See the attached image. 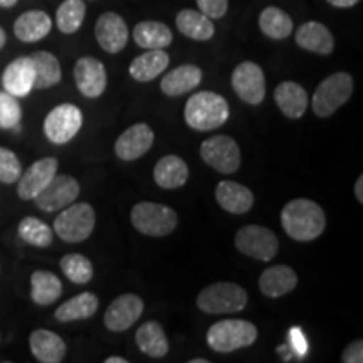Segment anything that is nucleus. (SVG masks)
<instances>
[{
    "instance_id": "f257e3e1",
    "label": "nucleus",
    "mask_w": 363,
    "mask_h": 363,
    "mask_svg": "<svg viewBox=\"0 0 363 363\" xmlns=\"http://www.w3.org/2000/svg\"><path fill=\"white\" fill-rule=\"evenodd\" d=\"M281 225L291 239L310 242L325 233L326 216L321 206L310 199H294L281 211Z\"/></svg>"
},
{
    "instance_id": "f03ea898",
    "label": "nucleus",
    "mask_w": 363,
    "mask_h": 363,
    "mask_svg": "<svg viewBox=\"0 0 363 363\" xmlns=\"http://www.w3.org/2000/svg\"><path fill=\"white\" fill-rule=\"evenodd\" d=\"M230 108L225 98L212 91H199L185 104V123L192 130L211 131L229 120Z\"/></svg>"
},
{
    "instance_id": "7ed1b4c3",
    "label": "nucleus",
    "mask_w": 363,
    "mask_h": 363,
    "mask_svg": "<svg viewBox=\"0 0 363 363\" xmlns=\"http://www.w3.org/2000/svg\"><path fill=\"white\" fill-rule=\"evenodd\" d=\"M249 296L242 286L235 283L208 284L199 293L197 308L207 315H233L247 306Z\"/></svg>"
},
{
    "instance_id": "20e7f679",
    "label": "nucleus",
    "mask_w": 363,
    "mask_h": 363,
    "mask_svg": "<svg viewBox=\"0 0 363 363\" xmlns=\"http://www.w3.org/2000/svg\"><path fill=\"white\" fill-rule=\"evenodd\" d=\"M257 326L246 320H220L207 330L208 347L217 353H230L254 345L257 340Z\"/></svg>"
},
{
    "instance_id": "39448f33",
    "label": "nucleus",
    "mask_w": 363,
    "mask_h": 363,
    "mask_svg": "<svg viewBox=\"0 0 363 363\" xmlns=\"http://www.w3.org/2000/svg\"><path fill=\"white\" fill-rule=\"evenodd\" d=\"M131 224L148 238H165L174 233L179 216L174 208L157 202H138L131 208Z\"/></svg>"
},
{
    "instance_id": "423d86ee",
    "label": "nucleus",
    "mask_w": 363,
    "mask_h": 363,
    "mask_svg": "<svg viewBox=\"0 0 363 363\" xmlns=\"http://www.w3.org/2000/svg\"><path fill=\"white\" fill-rule=\"evenodd\" d=\"M96 225V212L89 203L81 202L65 207L54 220V233L61 240L69 244L83 242L93 234Z\"/></svg>"
},
{
    "instance_id": "0eeeda50",
    "label": "nucleus",
    "mask_w": 363,
    "mask_h": 363,
    "mask_svg": "<svg viewBox=\"0 0 363 363\" xmlns=\"http://www.w3.org/2000/svg\"><path fill=\"white\" fill-rule=\"evenodd\" d=\"M353 93V78L348 72H335L321 81L311 99L316 116L330 118L343 106Z\"/></svg>"
},
{
    "instance_id": "6e6552de",
    "label": "nucleus",
    "mask_w": 363,
    "mask_h": 363,
    "mask_svg": "<svg viewBox=\"0 0 363 363\" xmlns=\"http://www.w3.org/2000/svg\"><path fill=\"white\" fill-rule=\"evenodd\" d=\"M234 244L240 254L262 262L274 259L279 251L278 235L267 227L257 224L240 227L234 238Z\"/></svg>"
},
{
    "instance_id": "1a4fd4ad",
    "label": "nucleus",
    "mask_w": 363,
    "mask_h": 363,
    "mask_svg": "<svg viewBox=\"0 0 363 363\" xmlns=\"http://www.w3.org/2000/svg\"><path fill=\"white\" fill-rule=\"evenodd\" d=\"M83 126V113L76 104L62 103L45 116L44 135L54 145L69 143Z\"/></svg>"
},
{
    "instance_id": "9d476101",
    "label": "nucleus",
    "mask_w": 363,
    "mask_h": 363,
    "mask_svg": "<svg viewBox=\"0 0 363 363\" xmlns=\"http://www.w3.org/2000/svg\"><path fill=\"white\" fill-rule=\"evenodd\" d=\"M201 157L211 169L224 175L235 174L240 167V148L234 138L216 135L201 145Z\"/></svg>"
},
{
    "instance_id": "9b49d317",
    "label": "nucleus",
    "mask_w": 363,
    "mask_h": 363,
    "mask_svg": "<svg viewBox=\"0 0 363 363\" xmlns=\"http://www.w3.org/2000/svg\"><path fill=\"white\" fill-rule=\"evenodd\" d=\"M79 192V184L74 177L56 174L33 201L43 212H56L76 202Z\"/></svg>"
},
{
    "instance_id": "f8f14e48",
    "label": "nucleus",
    "mask_w": 363,
    "mask_h": 363,
    "mask_svg": "<svg viewBox=\"0 0 363 363\" xmlns=\"http://www.w3.org/2000/svg\"><path fill=\"white\" fill-rule=\"evenodd\" d=\"M230 83H233L235 94L244 103L252 104V106L261 104L266 96L264 71L252 61H244L239 66H235Z\"/></svg>"
},
{
    "instance_id": "ddd939ff",
    "label": "nucleus",
    "mask_w": 363,
    "mask_h": 363,
    "mask_svg": "<svg viewBox=\"0 0 363 363\" xmlns=\"http://www.w3.org/2000/svg\"><path fill=\"white\" fill-rule=\"evenodd\" d=\"M145 310L143 299L126 293L118 296L104 311V326L113 333H123L140 320Z\"/></svg>"
},
{
    "instance_id": "4468645a",
    "label": "nucleus",
    "mask_w": 363,
    "mask_h": 363,
    "mask_svg": "<svg viewBox=\"0 0 363 363\" xmlns=\"http://www.w3.org/2000/svg\"><path fill=\"white\" fill-rule=\"evenodd\" d=\"M94 35L99 48L108 54H118L128 44V26L123 17L116 12H104L98 17L94 26Z\"/></svg>"
},
{
    "instance_id": "2eb2a0df",
    "label": "nucleus",
    "mask_w": 363,
    "mask_h": 363,
    "mask_svg": "<svg viewBox=\"0 0 363 363\" xmlns=\"http://www.w3.org/2000/svg\"><path fill=\"white\" fill-rule=\"evenodd\" d=\"M74 81L83 96L94 99L104 93L108 84L106 67L96 57H81L74 65Z\"/></svg>"
},
{
    "instance_id": "dca6fc26",
    "label": "nucleus",
    "mask_w": 363,
    "mask_h": 363,
    "mask_svg": "<svg viewBox=\"0 0 363 363\" xmlns=\"http://www.w3.org/2000/svg\"><path fill=\"white\" fill-rule=\"evenodd\" d=\"M155 142V133L147 123H136L118 136L115 153L120 160L133 162L142 158Z\"/></svg>"
},
{
    "instance_id": "f3484780",
    "label": "nucleus",
    "mask_w": 363,
    "mask_h": 363,
    "mask_svg": "<svg viewBox=\"0 0 363 363\" xmlns=\"http://www.w3.org/2000/svg\"><path fill=\"white\" fill-rule=\"evenodd\" d=\"M59 163L56 158L45 157L40 158L27 169L19 177V185H17V194L22 201H33L40 190L51 182L54 175L57 174Z\"/></svg>"
},
{
    "instance_id": "a211bd4d",
    "label": "nucleus",
    "mask_w": 363,
    "mask_h": 363,
    "mask_svg": "<svg viewBox=\"0 0 363 363\" xmlns=\"http://www.w3.org/2000/svg\"><path fill=\"white\" fill-rule=\"evenodd\" d=\"M34 65L30 56H21L4 69L2 84L9 94L16 98H24L34 89Z\"/></svg>"
},
{
    "instance_id": "6ab92c4d",
    "label": "nucleus",
    "mask_w": 363,
    "mask_h": 363,
    "mask_svg": "<svg viewBox=\"0 0 363 363\" xmlns=\"http://www.w3.org/2000/svg\"><path fill=\"white\" fill-rule=\"evenodd\" d=\"M216 201L229 214H246L254 206V194L246 185L234 180H222L216 189Z\"/></svg>"
},
{
    "instance_id": "aec40b11",
    "label": "nucleus",
    "mask_w": 363,
    "mask_h": 363,
    "mask_svg": "<svg viewBox=\"0 0 363 363\" xmlns=\"http://www.w3.org/2000/svg\"><path fill=\"white\" fill-rule=\"evenodd\" d=\"M298 286V274L293 267L276 264L267 267L259 276V289L266 298L276 299L291 293Z\"/></svg>"
},
{
    "instance_id": "412c9836",
    "label": "nucleus",
    "mask_w": 363,
    "mask_h": 363,
    "mask_svg": "<svg viewBox=\"0 0 363 363\" xmlns=\"http://www.w3.org/2000/svg\"><path fill=\"white\" fill-rule=\"evenodd\" d=\"M294 40L305 51L320 54V56H330L335 49L333 34L325 24L316 21L305 22L294 34Z\"/></svg>"
},
{
    "instance_id": "4be33fe9",
    "label": "nucleus",
    "mask_w": 363,
    "mask_h": 363,
    "mask_svg": "<svg viewBox=\"0 0 363 363\" xmlns=\"http://www.w3.org/2000/svg\"><path fill=\"white\" fill-rule=\"evenodd\" d=\"M274 101L286 118L299 120L308 110L310 98L301 84L294 83V81H283L274 89Z\"/></svg>"
},
{
    "instance_id": "5701e85b",
    "label": "nucleus",
    "mask_w": 363,
    "mask_h": 363,
    "mask_svg": "<svg viewBox=\"0 0 363 363\" xmlns=\"http://www.w3.org/2000/svg\"><path fill=\"white\" fill-rule=\"evenodd\" d=\"M29 347L40 363H61L66 357L65 340L49 330H34L29 337Z\"/></svg>"
},
{
    "instance_id": "b1692460",
    "label": "nucleus",
    "mask_w": 363,
    "mask_h": 363,
    "mask_svg": "<svg viewBox=\"0 0 363 363\" xmlns=\"http://www.w3.org/2000/svg\"><path fill=\"white\" fill-rule=\"evenodd\" d=\"M202 78L203 72L201 67L195 65H184L163 76L160 89L167 96L177 98L197 88L202 83Z\"/></svg>"
},
{
    "instance_id": "393cba45",
    "label": "nucleus",
    "mask_w": 363,
    "mask_h": 363,
    "mask_svg": "<svg viewBox=\"0 0 363 363\" xmlns=\"http://www.w3.org/2000/svg\"><path fill=\"white\" fill-rule=\"evenodd\" d=\"M153 180L160 189L175 190L184 187L189 180V165L177 155H165L153 169Z\"/></svg>"
},
{
    "instance_id": "a878e982",
    "label": "nucleus",
    "mask_w": 363,
    "mask_h": 363,
    "mask_svg": "<svg viewBox=\"0 0 363 363\" xmlns=\"http://www.w3.org/2000/svg\"><path fill=\"white\" fill-rule=\"evenodd\" d=\"M170 65V56L163 49H147L130 65V76L138 83H148L162 74Z\"/></svg>"
},
{
    "instance_id": "bb28decb",
    "label": "nucleus",
    "mask_w": 363,
    "mask_h": 363,
    "mask_svg": "<svg viewBox=\"0 0 363 363\" xmlns=\"http://www.w3.org/2000/svg\"><path fill=\"white\" fill-rule=\"evenodd\" d=\"M52 29V21L43 11H29L17 17L13 24V34L22 43H38L49 35Z\"/></svg>"
},
{
    "instance_id": "cd10ccee",
    "label": "nucleus",
    "mask_w": 363,
    "mask_h": 363,
    "mask_svg": "<svg viewBox=\"0 0 363 363\" xmlns=\"http://www.w3.org/2000/svg\"><path fill=\"white\" fill-rule=\"evenodd\" d=\"M135 342L138 345L140 352L152 358H163L170 350L165 330H163L162 325L155 320L145 321V323L136 330Z\"/></svg>"
},
{
    "instance_id": "c85d7f7f",
    "label": "nucleus",
    "mask_w": 363,
    "mask_h": 363,
    "mask_svg": "<svg viewBox=\"0 0 363 363\" xmlns=\"http://www.w3.org/2000/svg\"><path fill=\"white\" fill-rule=\"evenodd\" d=\"M175 24L185 38L201 40V43L211 40L216 34V26L211 17H207L201 11H194V9H184L177 13Z\"/></svg>"
},
{
    "instance_id": "c756f323",
    "label": "nucleus",
    "mask_w": 363,
    "mask_h": 363,
    "mask_svg": "<svg viewBox=\"0 0 363 363\" xmlns=\"http://www.w3.org/2000/svg\"><path fill=\"white\" fill-rule=\"evenodd\" d=\"M133 39L136 45L143 49L169 48L174 40L170 27L158 21H143L135 26Z\"/></svg>"
},
{
    "instance_id": "7c9ffc66",
    "label": "nucleus",
    "mask_w": 363,
    "mask_h": 363,
    "mask_svg": "<svg viewBox=\"0 0 363 363\" xmlns=\"http://www.w3.org/2000/svg\"><path fill=\"white\" fill-rule=\"evenodd\" d=\"M62 294V283L51 271H35L30 276V298L35 305L49 306Z\"/></svg>"
},
{
    "instance_id": "2f4dec72",
    "label": "nucleus",
    "mask_w": 363,
    "mask_h": 363,
    "mask_svg": "<svg viewBox=\"0 0 363 363\" xmlns=\"http://www.w3.org/2000/svg\"><path fill=\"white\" fill-rule=\"evenodd\" d=\"M99 308V299L96 294L93 293H81L78 296L67 299L66 303H62L57 308L54 316L61 323H69V321H78V320H88V318L94 316V313Z\"/></svg>"
},
{
    "instance_id": "473e14b6",
    "label": "nucleus",
    "mask_w": 363,
    "mask_h": 363,
    "mask_svg": "<svg viewBox=\"0 0 363 363\" xmlns=\"http://www.w3.org/2000/svg\"><path fill=\"white\" fill-rule=\"evenodd\" d=\"M34 65V88L35 89H49L52 86L61 83L62 79V71L61 65H59L57 57L52 52L48 51H38L30 54Z\"/></svg>"
},
{
    "instance_id": "72a5a7b5",
    "label": "nucleus",
    "mask_w": 363,
    "mask_h": 363,
    "mask_svg": "<svg viewBox=\"0 0 363 363\" xmlns=\"http://www.w3.org/2000/svg\"><path fill=\"white\" fill-rule=\"evenodd\" d=\"M259 29L269 39L283 40L293 33V19L279 7L269 6L259 13Z\"/></svg>"
},
{
    "instance_id": "f704fd0d",
    "label": "nucleus",
    "mask_w": 363,
    "mask_h": 363,
    "mask_svg": "<svg viewBox=\"0 0 363 363\" xmlns=\"http://www.w3.org/2000/svg\"><path fill=\"white\" fill-rule=\"evenodd\" d=\"M86 16L84 0H65L57 7L56 26L62 34L78 33Z\"/></svg>"
},
{
    "instance_id": "c9c22d12",
    "label": "nucleus",
    "mask_w": 363,
    "mask_h": 363,
    "mask_svg": "<svg viewBox=\"0 0 363 363\" xmlns=\"http://www.w3.org/2000/svg\"><path fill=\"white\" fill-rule=\"evenodd\" d=\"M21 239L26 240L30 246L44 249L49 247L54 240V230L38 217H26L17 227Z\"/></svg>"
},
{
    "instance_id": "e433bc0d",
    "label": "nucleus",
    "mask_w": 363,
    "mask_h": 363,
    "mask_svg": "<svg viewBox=\"0 0 363 363\" xmlns=\"http://www.w3.org/2000/svg\"><path fill=\"white\" fill-rule=\"evenodd\" d=\"M59 266H61V271L65 272L66 278L74 284H88L94 276L93 264L83 254H66L59 262Z\"/></svg>"
},
{
    "instance_id": "4c0bfd02",
    "label": "nucleus",
    "mask_w": 363,
    "mask_h": 363,
    "mask_svg": "<svg viewBox=\"0 0 363 363\" xmlns=\"http://www.w3.org/2000/svg\"><path fill=\"white\" fill-rule=\"evenodd\" d=\"M22 120V108L16 96L7 91H0V128H19Z\"/></svg>"
},
{
    "instance_id": "58836bf2",
    "label": "nucleus",
    "mask_w": 363,
    "mask_h": 363,
    "mask_svg": "<svg viewBox=\"0 0 363 363\" xmlns=\"http://www.w3.org/2000/svg\"><path fill=\"white\" fill-rule=\"evenodd\" d=\"M22 175L21 160L12 150L0 147V182L2 184H13Z\"/></svg>"
},
{
    "instance_id": "ea45409f",
    "label": "nucleus",
    "mask_w": 363,
    "mask_h": 363,
    "mask_svg": "<svg viewBox=\"0 0 363 363\" xmlns=\"http://www.w3.org/2000/svg\"><path fill=\"white\" fill-rule=\"evenodd\" d=\"M197 6L211 19H222L229 9V0H197Z\"/></svg>"
},
{
    "instance_id": "a19ab883",
    "label": "nucleus",
    "mask_w": 363,
    "mask_h": 363,
    "mask_svg": "<svg viewBox=\"0 0 363 363\" xmlns=\"http://www.w3.org/2000/svg\"><path fill=\"white\" fill-rule=\"evenodd\" d=\"M343 363H362L363 362V342L362 340H355L345 348L342 353Z\"/></svg>"
},
{
    "instance_id": "79ce46f5",
    "label": "nucleus",
    "mask_w": 363,
    "mask_h": 363,
    "mask_svg": "<svg viewBox=\"0 0 363 363\" xmlns=\"http://www.w3.org/2000/svg\"><path fill=\"white\" fill-rule=\"evenodd\" d=\"M289 340L293 342V348L296 350L298 355H305L306 353V338L305 335L299 331V328H293L291 333H289Z\"/></svg>"
},
{
    "instance_id": "37998d69",
    "label": "nucleus",
    "mask_w": 363,
    "mask_h": 363,
    "mask_svg": "<svg viewBox=\"0 0 363 363\" xmlns=\"http://www.w3.org/2000/svg\"><path fill=\"white\" fill-rule=\"evenodd\" d=\"M326 2H328L330 6L338 7V9H350L353 6H357L360 0H326Z\"/></svg>"
},
{
    "instance_id": "c03bdc74",
    "label": "nucleus",
    "mask_w": 363,
    "mask_h": 363,
    "mask_svg": "<svg viewBox=\"0 0 363 363\" xmlns=\"http://www.w3.org/2000/svg\"><path fill=\"white\" fill-rule=\"evenodd\" d=\"M355 197L358 203H363V177H358V180L355 182Z\"/></svg>"
},
{
    "instance_id": "a18cd8bd",
    "label": "nucleus",
    "mask_w": 363,
    "mask_h": 363,
    "mask_svg": "<svg viewBox=\"0 0 363 363\" xmlns=\"http://www.w3.org/2000/svg\"><path fill=\"white\" fill-rule=\"evenodd\" d=\"M104 363H128V360L123 357H108L106 360H104Z\"/></svg>"
},
{
    "instance_id": "49530a36",
    "label": "nucleus",
    "mask_w": 363,
    "mask_h": 363,
    "mask_svg": "<svg viewBox=\"0 0 363 363\" xmlns=\"http://www.w3.org/2000/svg\"><path fill=\"white\" fill-rule=\"evenodd\" d=\"M19 2V0H0V7L2 9H11L16 6V4Z\"/></svg>"
},
{
    "instance_id": "de8ad7c7",
    "label": "nucleus",
    "mask_w": 363,
    "mask_h": 363,
    "mask_svg": "<svg viewBox=\"0 0 363 363\" xmlns=\"http://www.w3.org/2000/svg\"><path fill=\"white\" fill-rule=\"evenodd\" d=\"M6 43H7V35H6V30H4L2 27H0V49H2L4 45H6Z\"/></svg>"
},
{
    "instance_id": "09e8293b",
    "label": "nucleus",
    "mask_w": 363,
    "mask_h": 363,
    "mask_svg": "<svg viewBox=\"0 0 363 363\" xmlns=\"http://www.w3.org/2000/svg\"><path fill=\"white\" fill-rule=\"evenodd\" d=\"M189 363H211L207 358H192Z\"/></svg>"
}]
</instances>
